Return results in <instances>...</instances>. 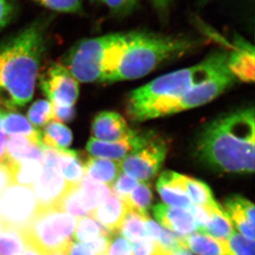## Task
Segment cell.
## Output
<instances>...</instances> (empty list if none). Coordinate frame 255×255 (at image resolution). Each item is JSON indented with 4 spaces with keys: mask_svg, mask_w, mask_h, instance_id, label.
<instances>
[{
    "mask_svg": "<svg viewBox=\"0 0 255 255\" xmlns=\"http://www.w3.org/2000/svg\"><path fill=\"white\" fill-rule=\"evenodd\" d=\"M157 192L166 205L189 210L192 206L184 185V175L167 170L159 175L157 184Z\"/></svg>",
    "mask_w": 255,
    "mask_h": 255,
    "instance_id": "15",
    "label": "cell"
},
{
    "mask_svg": "<svg viewBox=\"0 0 255 255\" xmlns=\"http://www.w3.org/2000/svg\"><path fill=\"white\" fill-rule=\"evenodd\" d=\"M172 253L174 255H194L191 253V252L189 251L187 248H184L183 246L179 247Z\"/></svg>",
    "mask_w": 255,
    "mask_h": 255,
    "instance_id": "47",
    "label": "cell"
},
{
    "mask_svg": "<svg viewBox=\"0 0 255 255\" xmlns=\"http://www.w3.org/2000/svg\"><path fill=\"white\" fill-rule=\"evenodd\" d=\"M54 111V119L58 122H72L76 116V110L74 107H59L53 105Z\"/></svg>",
    "mask_w": 255,
    "mask_h": 255,
    "instance_id": "40",
    "label": "cell"
},
{
    "mask_svg": "<svg viewBox=\"0 0 255 255\" xmlns=\"http://www.w3.org/2000/svg\"><path fill=\"white\" fill-rule=\"evenodd\" d=\"M152 213L161 226L181 237L198 231L195 219L189 210L159 203L152 207Z\"/></svg>",
    "mask_w": 255,
    "mask_h": 255,
    "instance_id": "11",
    "label": "cell"
},
{
    "mask_svg": "<svg viewBox=\"0 0 255 255\" xmlns=\"http://www.w3.org/2000/svg\"><path fill=\"white\" fill-rule=\"evenodd\" d=\"M3 112L0 110V163L5 164L7 161L6 148V134L3 130Z\"/></svg>",
    "mask_w": 255,
    "mask_h": 255,
    "instance_id": "43",
    "label": "cell"
},
{
    "mask_svg": "<svg viewBox=\"0 0 255 255\" xmlns=\"http://www.w3.org/2000/svg\"><path fill=\"white\" fill-rule=\"evenodd\" d=\"M28 118L35 127H44L54 119L53 104L45 100H37L28 111Z\"/></svg>",
    "mask_w": 255,
    "mask_h": 255,
    "instance_id": "32",
    "label": "cell"
},
{
    "mask_svg": "<svg viewBox=\"0 0 255 255\" xmlns=\"http://www.w3.org/2000/svg\"><path fill=\"white\" fill-rule=\"evenodd\" d=\"M36 213V201L31 188L10 184L0 198V221L3 226L22 231Z\"/></svg>",
    "mask_w": 255,
    "mask_h": 255,
    "instance_id": "8",
    "label": "cell"
},
{
    "mask_svg": "<svg viewBox=\"0 0 255 255\" xmlns=\"http://www.w3.org/2000/svg\"><path fill=\"white\" fill-rule=\"evenodd\" d=\"M99 1H101V0H99Z\"/></svg>",
    "mask_w": 255,
    "mask_h": 255,
    "instance_id": "52",
    "label": "cell"
},
{
    "mask_svg": "<svg viewBox=\"0 0 255 255\" xmlns=\"http://www.w3.org/2000/svg\"><path fill=\"white\" fill-rule=\"evenodd\" d=\"M228 67L236 80L251 83L255 80V49L243 38H235L234 43L230 44Z\"/></svg>",
    "mask_w": 255,
    "mask_h": 255,
    "instance_id": "13",
    "label": "cell"
},
{
    "mask_svg": "<svg viewBox=\"0 0 255 255\" xmlns=\"http://www.w3.org/2000/svg\"><path fill=\"white\" fill-rule=\"evenodd\" d=\"M1 230H2V225H1V221H0V234H1Z\"/></svg>",
    "mask_w": 255,
    "mask_h": 255,
    "instance_id": "50",
    "label": "cell"
},
{
    "mask_svg": "<svg viewBox=\"0 0 255 255\" xmlns=\"http://www.w3.org/2000/svg\"><path fill=\"white\" fill-rule=\"evenodd\" d=\"M115 14L127 15L135 9L138 0H101Z\"/></svg>",
    "mask_w": 255,
    "mask_h": 255,
    "instance_id": "38",
    "label": "cell"
},
{
    "mask_svg": "<svg viewBox=\"0 0 255 255\" xmlns=\"http://www.w3.org/2000/svg\"><path fill=\"white\" fill-rule=\"evenodd\" d=\"M46 50V29L35 23L0 45V90L12 110L33 98L40 63Z\"/></svg>",
    "mask_w": 255,
    "mask_h": 255,
    "instance_id": "4",
    "label": "cell"
},
{
    "mask_svg": "<svg viewBox=\"0 0 255 255\" xmlns=\"http://www.w3.org/2000/svg\"><path fill=\"white\" fill-rule=\"evenodd\" d=\"M196 44L185 37L148 32L107 35L100 82L112 83L142 78L160 64L184 54Z\"/></svg>",
    "mask_w": 255,
    "mask_h": 255,
    "instance_id": "1",
    "label": "cell"
},
{
    "mask_svg": "<svg viewBox=\"0 0 255 255\" xmlns=\"http://www.w3.org/2000/svg\"><path fill=\"white\" fill-rule=\"evenodd\" d=\"M138 183L133 178L129 177L122 172L110 187L112 194L124 202Z\"/></svg>",
    "mask_w": 255,
    "mask_h": 255,
    "instance_id": "34",
    "label": "cell"
},
{
    "mask_svg": "<svg viewBox=\"0 0 255 255\" xmlns=\"http://www.w3.org/2000/svg\"><path fill=\"white\" fill-rule=\"evenodd\" d=\"M228 56L227 50H218L197 65L162 75L133 90L127 100L129 118L142 122L174 114L178 103L196 84L227 66Z\"/></svg>",
    "mask_w": 255,
    "mask_h": 255,
    "instance_id": "3",
    "label": "cell"
},
{
    "mask_svg": "<svg viewBox=\"0 0 255 255\" xmlns=\"http://www.w3.org/2000/svg\"><path fill=\"white\" fill-rule=\"evenodd\" d=\"M255 110L242 109L221 116L206 126L196 142L198 158L221 172L255 171Z\"/></svg>",
    "mask_w": 255,
    "mask_h": 255,
    "instance_id": "2",
    "label": "cell"
},
{
    "mask_svg": "<svg viewBox=\"0 0 255 255\" xmlns=\"http://www.w3.org/2000/svg\"><path fill=\"white\" fill-rule=\"evenodd\" d=\"M78 219L58 209L36 213L29 224L21 231L27 244L43 255L64 253L73 237Z\"/></svg>",
    "mask_w": 255,
    "mask_h": 255,
    "instance_id": "5",
    "label": "cell"
},
{
    "mask_svg": "<svg viewBox=\"0 0 255 255\" xmlns=\"http://www.w3.org/2000/svg\"><path fill=\"white\" fill-rule=\"evenodd\" d=\"M65 255H96L95 251L88 245L72 241L65 252Z\"/></svg>",
    "mask_w": 255,
    "mask_h": 255,
    "instance_id": "41",
    "label": "cell"
},
{
    "mask_svg": "<svg viewBox=\"0 0 255 255\" xmlns=\"http://www.w3.org/2000/svg\"><path fill=\"white\" fill-rule=\"evenodd\" d=\"M114 233L103 227L92 217L78 219L73 240L84 244H91L104 236H110Z\"/></svg>",
    "mask_w": 255,
    "mask_h": 255,
    "instance_id": "27",
    "label": "cell"
},
{
    "mask_svg": "<svg viewBox=\"0 0 255 255\" xmlns=\"http://www.w3.org/2000/svg\"><path fill=\"white\" fill-rule=\"evenodd\" d=\"M152 194L147 182H139L124 201L129 209L147 215L152 204Z\"/></svg>",
    "mask_w": 255,
    "mask_h": 255,
    "instance_id": "31",
    "label": "cell"
},
{
    "mask_svg": "<svg viewBox=\"0 0 255 255\" xmlns=\"http://www.w3.org/2000/svg\"><path fill=\"white\" fill-rule=\"evenodd\" d=\"M46 255H65L64 254V253H50V254H47Z\"/></svg>",
    "mask_w": 255,
    "mask_h": 255,
    "instance_id": "49",
    "label": "cell"
},
{
    "mask_svg": "<svg viewBox=\"0 0 255 255\" xmlns=\"http://www.w3.org/2000/svg\"><path fill=\"white\" fill-rule=\"evenodd\" d=\"M147 216L128 208L123 223L119 228V234L132 244L147 237L145 222Z\"/></svg>",
    "mask_w": 255,
    "mask_h": 255,
    "instance_id": "26",
    "label": "cell"
},
{
    "mask_svg": "<svg viewBox=\"0 0 255 255\" xmlns=\"http://www.w3.org/2000/svg\"><path fill=\"white\" fill-rule=\"evenodd\" d=\"M21 255H43L34 247L26 243V248Z\"/></svg>",
    "mask_w": 255,
    "mask_h": 255,
    "instance_id": "46",
    "label": "cell"
},
{
    "mask_svg": "<svg viewBox=\"0 0 255 255\" xmlns=\"http://www.w3.org/2000/svg\"><path fill=\"white\" fill-rule=\"evenodd\" d=\"M209 0H200V6H204V5L206 4V2H208Z\"/></svg>",
    "mask_w": 255,
    "mask_h": 255,
    "instance_id": "48",
    "label": "cell"
},
{
    "mask_svg": "<svg viewBox=\"0 0 255 255\" xmlns=\"http://www.w3.org/2000/svg\"><path fill=\"white\" fill-rule=\"evenodd\" d=\"M184 248L197 255H228L226 241H220L201 231L181 237Z\"/></svg>",
    "mask_w": 255,
    "mask_h": 255,
    "instance_id": "18",
    "label": "cell"
},
{
    "mask_svg": "<svg viewBox=\"0 0 255 255\" xmlns=\"http://www.w3.org/2000/svg\"><path fill=\"white\" fill-rule=\"evenodd\" d=\"M145 223L147 236L149 238L155 240V241H158L159 238H160L161 234H162L163 228L159 223L155 222V221L150 219L148 216L146 217Z\"/></svg>",
    "mask_w": 255,
    "mask_h": 255,
    "instance_id": "42",
    "label": "cell"
},
{
    "mask_svg": "<svg viewBox=\"0 0 255 255\" xmlns=\"http://www.w3.org/2000/svg\"><path fill=\"white\" fill-rule=\"evenodd\" d=\"M184 185L193 205L210 207L217 203L211 188L205 182L184 175Z\"/></svg>",
    "mask_w": 255,
    "mask_h": 255,
    "instance_id": "28",
    "label": "cell"
},
{
    "mask_svg": "<svg viewBox=\"0 0 255 255\" xmlns=\"http://www.w3.org/2000/svg\"><path fill=\"white\" fill-rule=\"evenodd\" d=\"M6 144L7 155L6 162L36 160L43 163L42 146L33 143L27 137L21 135H10Z\"/></svg>",
    "mask_w": 255,
    "mask_h": 255,
    "instance_id": "19",
    "label": "cell"
},
{
    "mask_svg": "<svg viewBox=\"0 0 255 255\" xmlns=\"http://www.w3.org/2000/svg\"><path fill=\"white\" fill-rule=\"evenodd\" d=\"M26 248V243L21 231L2 225L0 234V255H21Z\"/></svg>",
    "mask_w": 255,
    "mask_h": 255,
    "instance_id": "30",
    "label": "cell"
},
{
    "mask_svg": "<svg viewBox=\"0 0 255 255\" xmlns=\"http://www.w3.org/2000/svg\"><path fill=\"white\" fill-rule=\"evenodd\" d=\"M40 132L43 145L55 150H65L73 142L71 130L60 122H53L47 124Z\"/></svg>",
    "mask_w": 255,
    "mask_h": 255,
    "instance_id": "24",
    "label": "cell"
},
{
    "mask_svg": "<svg viewBox=\"0 0 255 255\" xmlns=\"http://www.w3.org/2000/svg\"><path fill=\"white\" fill-rule=\"evenodd\" d=\"M127 209L123 201L111 194L92 213L91 217L111 232L119 233Z\"/></svg>",
    "mask_w": 255,
    "mask_h": 255,
    "instance_id": "17",
    "label": "cell"
},
{
    "mask_svg": "<svg viewBox=\"0 0 255 255\" xmlns=\"http://www.w3.org/2000/svg\"><path fill=\"white\" fill-rule=\"evenodd\" d=\"M11 184L32 188L42 171V164L36 160L6 162Z\"/></svg>",
    "mask_w": 255,
    "mask_h": 255,
    "instance_id": "22",
    "label": "cell"
},
{
    "mask_svg": "<svg viewBox=\"0 0 255 255\" xmlns=\"http://www.w3.org/2000/svg\"><path fill=\"white\" fill-rule=\"evenodd\" d=\"M57 209L72 215L77 219L84 217H91V214L87 209L82 199L81 190L79 185L69 188L60 201Z\"/></svg>",
    "mask_w": 255,
    "mask_h": 255,
    "instance_id": "29",
    "label": "cell"
},
{
    "mask_svg": "<svg viewBox=\"0 0 255 255\" xmlns=\"http://www.w3.org/2000/svg\"><path fill=\"white\" fill-rule=\"evenodd\" d=\"M132 255H168L158 243L148 236L132 244Z\"/></svg>",
    "mask_w": 255,
    "mask_h": 255,
    "instance_id": "36",
    "label": "cell"
},
{
    "mask_svg": "<svg viewBox=\"0 0 255 255\" xmlns=\"http://www.w3.org/2000/svg\"><path fill=\"white\" fill-rule=\"evenodd\" d=\"M234 231V226L222 206L218 203L211 206L209 223L201 232L205 233L220 241H226Z\"/></svg>",
    "mask_w": 255,
    "mask_h": 255,
    "instance_id": "25",
    "label": "cell"
},
{
    "mask_svg": "<svg viewBox=\"0 0 255 255\" xmlns=\"http://www.w3.org/2000/svg\"></svg>",
    "mask_w": 255,
    "mask_h": 255,
    "instance_id": "53",
    "label": "cell"
},
{
    "mask_svg": "<svg viewBox=\"0 0 255 255\" xmlns=\"http://www.w3.org/2000/svg\"><path fill=\"white\" fill-rule=\"evenodd\" d=\"M39 86L53 105L73 107L79 97L76 79L60 63H50L40 74Z\"/></svg>",
    "mask_w": 255,
    "mask_h": 255,
    "instance_id": "9",
    "label": "cell"
},
{
    "mask_svg": "<svg viewBox=\"0 0 255 255\" xmlns=\"http://www.w3.org/2000/svg\"><path fill=\"white\" fill-rule=\"evenodd\" d=\"M14 14L12 0H0V31L11 21Z\"/></svg>",
    "mask_w": 255,
    "mask_h": 255,
    "instance_id": "39",
    "label": "cell"
},
{
    "mask_svg": "<svg viewBox=\"0 0 255 255\" xmlns=\"http://www.w3.org/2000/svg\"><path fill=\"white\" fill-rule=\"evenodd\" d=\"M167 151L166 142L153 136L119 162L121 170L137 182H149L162 167Z\"/></svg>",
    "mask_w": 255,
    "mask_h": 255,
    "instance_id": "7",
    "label": "cell"
},
{
    "mask_svg": "<svg viewBox=\"0 0 255 255\" xmlns=\"http://www.w3.org/2000/svg\"><path fill=\"white\" fill-rule=\"evenodd\" d=\"M79 187L81 190L85 206L91 216L95 209L112 194L109 186L94 180L86 174L79 184Z\"/></svg>",
    "mask_w": 255,
    "mask_h": 255,
    "instance_id": "23",
    "label": "cell"
},
{
    "mask_svg": "<svg viewBox=\"0 0 255 255\" xmlns=\"http://www.w3.org/2000/svg\"><path fill=\"white\" fill-rule=\"evenodd\" d=\"M86 175L89 177L112 187L122 172L119 162L110 159L89 157L85 167Z\"/></svg>",
    "mask_w": 255,
    "mask_h": 255,
    "instance_id": "20",
    "label": "cell"
},
{
    "mask_svg": "<svg viewBox=\"0 0 255 255\" xmlns=\"http://www.w3.org/2000/svg\"><path fill=\"white\" fill-rule=\"evenodd\" d=\"M132 130L121 114L110 111L101 112L92 123L94 138L101 141H119L131 133Z\"/></svg>",
    "mask_w": 255,
    "mask_h": 255,
    "instance_id": "14",
    "label": "cell"
},
{
    "mask_svg": "<svg viewBox=\"0 0 255 255\" xmlns=\"http://www.w3.org/2000/svg\"><path fill=\"white\" fill-rule=\"evenodd\" d=\"M170 255H174L173 254H171Z\"/></svg>",
    "mask_w": 255,
    "mask_h": 255,
    "instance_id": "51",
    "label": "cell"
},
{
    "mask_svg": "<svg viewBox=\"0 0 255 255\" xmlns=\"http://www.w3.org/2000/svg\"><path fill=\"white\" fill-rule=\"evenodd\" d=\"M228 255H255V241L233 231L226 241Z\"/></svg>",
    "mask_w": 255,
    "mask_h": 255,
    "instance_id": "33",
    "label": "cell"
},
{
    "mask_svg": "<svg viewBox=\"0 0 255 255\" xmlns=\"http://www.w3.org/2000/svg\"><path fill=\"white\" fill-rule=\"evenodd\" d=\"M42 6L63 13H76L81 11L82 0H35Z\"/></svg>",
    "mask_w": 255,
    "mask_h": 255,
    "instance_id": "35",
    "label": "cell"
},
{
    "mask_svg": "<svg viewBox=\"0 0 255 255\" xmlns=\"http://www.w3.org/2000/svg\"><path fill=\"white\" fill-rule=\"evenodd\" d=\"M58 167L69 188L78 186L85 177V167L89 157L80 151L58 150Z\"/></svg>",
    "mask_w": 255,
    "mask_h": 255,
    "instance_id": "16",
    "label": "cell"
},
{
    "mask_svg": "<svg viewBox=\"0 0 255 255\" xmlns=\"http://www.w3.org/2000/svg\"><path fill=\"white\" fill-rule=\"evenodd\" d=\"M240 233L255 241V206L253 203L238 194L230 196L223 208Z\"/></svg>",
    "mask_w": 255,
    "mask_h": 255,
    "instance_id": "12",
    "label": "cell"
},
{
    "mask_svg": "<svg viewBox=\"0 0 255 255\" xmlns=\"http://www.w3.org/2000/svg\"><path fill=\"white\" fill-rule=\"evenodd\" d=\"M43 155L42 171L31 189L36 201V212L57 209L69 189L58 167V150L41 147Z\"/></svg>",
    "mask_w": 255,
    "mask_h": 255,
    "instance_id": "6",
    "label": "cell"
},
{
    "mask_svg": "<svg viewBox=\"0 0 255 255\" xmlns=\"http://www.w3.org/2000/svg\"><path fill=\"white\" fill-rule=\"evenodd\" d=\"M3 130L8 135H21L27 137L33 143L43 146L41 132L23 116L14 112H3Z\"/></svg>",
    "mask_w": 255,
    "mask_h": 255,
    "instance_id": "21",
    "label": "cell"
},
{
    "mask_svg": "<svg viewBox=\"0 0 255 255\" xmlns=\"http://www.w3.org/2000/svg\"><path fill=\"white\" fill-rule=\"evenodd\" d=\"M153 136V134L150 132L133 130L127 137L119 141H101L92 137L87 142L86 149L92 157L119 162L132 151L145 145Z\"/></svg>",
    "mask_w": 255,
    "mask_h": 255,
    "instance_id": "10",
    "label": "cell"
},
{
    "mask_svg": "<svg viewBox=\"0 0 255 255\" xmlns=\"http://www.w3.org/2000/svg\"><path fill=\"white\" fill-rule=\"evenodd\" d=\"M154 6L161 12L165 13L168 11L172 0H152Z\"/></svg>",
    "mask_w": 255,
    "mask_h": 255,
    "instance_id": "45",
    "label": "cell"
},
{
    "mask_svg": "<svg viewBox=\"0 0 255 255\" xmlns=\"http://www.w3.org/2000/svg\"><path fill=\"white\" fill-rule=\"evenodd\" d=\"M11 184L9 172L6 164L0 163V198L3 191L8 186Z\"/></svg>",
    "mask_w": 255,
    "mask_h": 255,
    "instance_id": "44",
    "label": "cell"
},
{
    "mask_svg": "<svg viewBox=\"0 0 255 255\" xmlns=\"http://www.w3.org/2000/svg\"><path fill=\"white\" fill-rule=\"evenodd\" d=\"M107 255H132V244L119 233H114L111 238Z\"/></svg>",
    "mask_w": 255,
    "mask_h": 255,
    "instance_id": "37",
    "label": "cell"
}]
</instances>
